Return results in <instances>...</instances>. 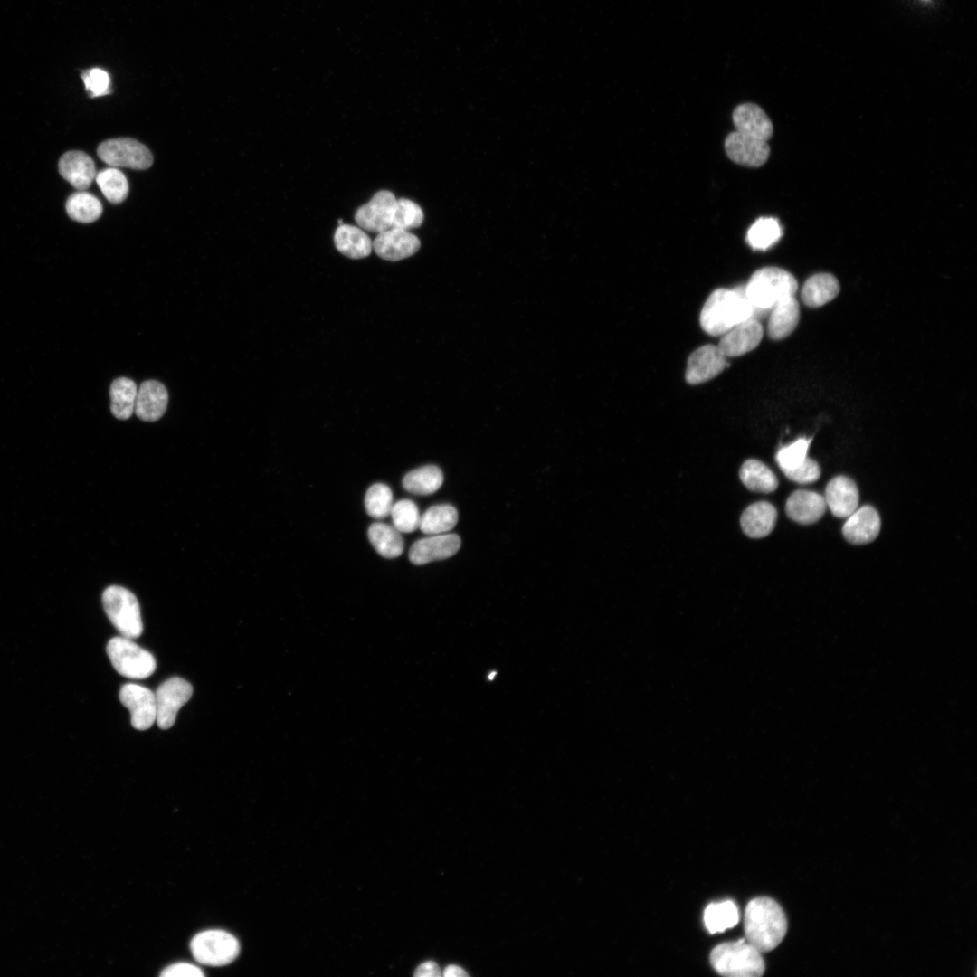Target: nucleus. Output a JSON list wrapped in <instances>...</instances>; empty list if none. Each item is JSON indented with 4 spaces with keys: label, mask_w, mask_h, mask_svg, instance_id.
I'll list each match as a JSON object with an SVG mask.
<instances>
[{
    "label": "nucleus",
    "mask_w": 977,
    "mask_h": 977,
    "mask_svg": "<svg viewBox=\"0 0 977 977\" xmlns=\"http://www.w3.org/2000/svg\"><path fill=\"white\" fill-rule=\"evenodd\" d=\"M745 940L760 953L776 948L787 932V919L780 905L770 897L751 900L745 911Z\"/></svg>",
    "instance_id": "1"
},
{
    "label": "nucleus",
    "mask_w": 977,
    "mask_h": 977,
    "mask_svg": "<svg viewBox=\"0 0 977 977\" xmlns=\"http://www.w3.org/2000/svg\"><path fill=\"white\" fill-rule=\"evenodd\" d=\"M757 315L758 312L745 296L744 287L718 289L705 302L700 313V325L707 334L722 336L738 323Z\"/></svg>",
    "instance_id": "2"
},
{
    "label": "nucleus",
    "mask_w": 977,
    "mask_h": 977,
    "mask_svg": "<svg viewBox=\"0 0 977 977\" xmlns=\"http://www.w3.org/2000/svg\"><path fill=\"white\" fill-rule=\"evenodd\" d=\"M797 288L795 278L777 267L756 270L744 286L747 299L758 314L769 312L780 300L794 296Z\"/></svg>",
    "instance_id": "3"
},
{
    "label": "nucleus",
    "mask_w": 977,
    "mask_h": 977,
    "mask_svg": "<svg viewBox=\"0 0 977 977\" xmlns=\"http://www.w3.org/2000/svg\"><path fill=\"white\" fill-rule=\"evenodd\" d=\"M710 963L719 974L730 977H758L765 970L761 953L745 939L718 944L710 953Z\"/></svg>",
    "instance_id": "4"
},
{
    "label": "nucleus",
    "mask_w": 977,
    "mask_h": 977,
    "mask_svg": "<svg viewBox=\"0 0 977 977\" xmlns=\"http://www.w3.org/2000/svg\"><path fill=\"white\" fill-rule=\"evenodd\" d=\"M104 611L120 634L128 639L143 631L140 608L136 596L128 589L111 585L102 594Z\"/></svg>",
    "instance_id": "5"
},
{
    "label": "nucleus",
    "mask_w": 977,
    "mask_h": 977,
    "mask_svg": "<svg viewBox=\"0 0 977 977\" xmlns=\"http://www.w3.org/2000/svg\"><path fill=\"white\" fill-rule=\"evenodd\" d=\"M107 654L114 669L128 678H148L157 667L156 660L150 652L124 636L109 640Z\"/></svg>",
    "instance_id": "6"
},
{
    "label": "nucleus",
    "mask_w": 977,
    "mask_h": 977,
    "mask_svg": "<svg viewBox=\"0 0 977 977\" xmlns=\"http://www.w3.org/2000/svg\"><path fill=\"white\" fill-rule=\"evenodd\" d=\"M194 958L208 966H223L234 961L240 944L232 934L220 929L200 932L190 943Z\"/></svg>",
    "instance_id": "7"
},
{
    "label": "nucleus",
    "mask_w": 977,
    "mask_h": 977,
    "mask_svg": "<svg viewBox=\"0 0 977 977\" xmlns=\"http://www.w3.org/2000/svg\"><path fill=\"white\" fill-rule=\"evenodd\" d=\"M97 153L103 162L114 167L144 170L153 163L149 149L140 142L128 138L108 139L99 146Z\"/></svg>",
    "instance_id": "8"
},
{
    "label": "nucleus",
    "mask_w": 977,
    "mask_h": 977,
    "mask_svg": "<svg viewBox=\"0 0 977 977\" xmlns=\"http://www.w3.org/2000/svg\"><path fill=\"white\" fill-rule=\"evenodd\" d=\"M192 694V685L178 677L168 678L157 688L155 693L156 721L159 728L168 729L175 724L178 710Z\"/></svg>",
    "instance_id": "9"
},
{
    "label": "nucleus",
    "mask_w": 977,
    "mask_h": 977,
    "mask_svg": "<svg viewBox=\"0 0 977 977\" xmlns=\"http://www.w3.org/2000/svg\"><path fill=\"white\" fill-rule=\"evenodd\" d=\"M119 700L131 716V725L138 730H147L152 726L157 717L155 694L143 686L126 684L119 691Z\"/></svg>",
    "instance_id": "10"
},
{
    "label": "nucleus",
    "mask_w": 977,
    "mask_h": 977,
    "mask_svg": "<svg viewBox=\"0 0 977 977\" xmlns=\"http://www.w3.org/2000/svg\"><path fill=\"white\" fill-rule=\"evenodd\" d=\"M396 200L388 190L377 192L368 203L356 210V223L360 228L376 233L392 228Z\"/></svg>",
    "instance_id": "11"
},
{
    "label": "nucleus",
    "mask_w": 977,
    "mask_h": 977,
    "mask_svg": "<svg viewBox=\"0 0 977 977\" xmlns=\"http://www.w3.org/2000/svg\"><path fill=\"white\" fill-rule=\"evenodd\" d=\"M725 150L733 162L749 167L763 166L770 155L767 141L737 131H733L726 137Z\"/></svg>",
    "instance_id": "12"
},
{
    "label": "nucleus",
    "mask_w": 977,
    "mask_h": 977,
    "mask_svg": "<svg viewBox=\"0 0 977 977\" xmlns=\"http://www.w3.org/2000/svg\"><path fill=\"white\" fill-rule=\"evenodd\" d=\"M421 246L418 237L412 232L389 228L377 233L372 242L375 252L385 261H396L413 255Z\"/></svg>",
    "instance_id": "13"
},
{
    "label": "nucleus",
    "mask_w": 977,
    "mask_h": 977,
    "mask_svg": "<svg viewBox=\"0 0 977 977\" xmlns=\"http://www.w3.org/2000/svg\"><path fill=\"white\" fill-rule=\"evenodd\" d=\"M727 365L726 356L717 346H700L688 357L686 380L691 384L707 382L719 375Z\"/></svg>",
    "instance_id": "14"
},
{
    "label": "nucleus",
    "mask_w": 977,
    "mask_h": 977,
    "mask_svg": "<svg viewBox=\"0 0 977 977\" xmlns=\"http://www.w3.org/2000/svg\"><path fill=\"white\" fill-rule=\"evenodd\" d=\"M763 335L760 321L756 318H750L723 334L717 346L726 357L742 356L754 349Z\"/></svg>",
    "instance_id": "15"
},
{
    "label": "nucleus",
    "mask_w": 977,
    "mask_h": 977,
    "mask_svg": "<svg viewBox=\"0 0 977 977\" xmlns=\"http://www.w3.org/2000/svg\"><path fill=\"white\" fill-rule=\"evenodd\" d=\"M461 540L455 534H439L415 541L410 548L409 559L417 565L447 559L460 549Z\"/></svg>",
    "instance_id": "16"
},
{
    "label": "nucleus",
    "mask_w": 977,
    "mask_h": 977,
    "mask_svg": "<svg viewBox=\"0 0 977 977\" xmlns=\"http://www.w3.org/2000/svg\"><path fill=\"white\" fill-rule=\"evenodd\" d=\"M880 531V517L870 506L857 508L842 527L844 537L851 544L864 545L877 538Z\"/></svg>",
    "instance_id": "17"
},
{
    "label": "nucleus",
    "mask_w": 977,
    "mask_h": 977,
    "mask_svg": "<svg viewBox=\"0 0 977 977\" xmlns=\"http://www.w3.org/2000/svg\"><path fill=\"white\" fill-rule=\"evenodd\" d=\"M824 499L834 516L848 517L858 507V490L852 479L837 476L828 483Z\"/></svg>",
    "instance_id": "18"
},
{
    "label": "nucleus",
    "mask_w": 977,
    "mask_h": 977,
    "mask_svg": "<svg viewBox=\"0 0 977 977\" xmlns=\"http://www.w3.org/2000/svg\"><path fill=\"white\" fill-rule=\"evenodd\" d=\"M167 402L165 385L157 380H147L138 389L134 413L142 421L154 422L163 416Z\"/></svg>",
    "instance_id": "19"
},
{
    "label": "nucleus",
    "mask_w": 977,
    "mask_h": 977,
    "mask_svg": "<svg viewBox=\"0 0 977 977\" xmlns=\"http://www.w3.org/2000/svg\"><path fill=\"white\" fill-rule=\"evenodd\" d=\"M735 131L768 141L773 136V128L767 114L756 104L744 103L733 112Z\"/></svg>",
    "instance_id": "20"
},
{
    "label": "nucleus",
    "mask_w": 977,
    "mask_h": 977,
    "mask_svg": "<svg viewBox=\"0 0 977 977\" xmlns=\"http://www.w3.org/2000/svg\"><path fill=\"white\" fill-rule=\"evenodd\" d=\"M824 497L809 490H796L787 499L785 511L793 521L802 525L817 522L826 511Z\"/></svg>",
    "instance_id": "21"
},
{
    "label": "nucleus",
    "mask_w": 977,
    "mask_h": 977,
    "mask_svg": "<svg viewBox=\"0 0 977 977\" xmlns=\"http://www.w3.org/2000/svg\"><path fill=\"white\" fill-rule=\"evenodd\" d=\"M62 176L77 189L88 188L96 176L95 165L90 156L81 151H69L59 161Z\"/></svg>",
    "instance_id": "22"
},
{
    "label": "nucleus",
    "mask_w": 977,
    "mask_h": 977,
    "mask_svg": "<svg viewBox=\"0 0 977 977\" xmlns=\"http://www.w3.org/2000/svg\"><path fill=\"white\" fill-rule=\"evenodd\" d=\"M799 318L800 308L794 296L780 300L769 310V337L773 340L788 337L795 329Z\"/></svg>",
    "instance_id": "23"
},
{
    "label": "nucleus",
    "mask_w": 977,
    "mask_h": 977,
    "mask_svg": "<svg viewBox=\"0 0 977 977\" xmlns=\"http://www.w3.org/2000/svg\"><path fill=\"white\" fill-rule=\"evenodd\" d=\"M777 518L775 507L769 502L759 501L747 507L740 519L744 533L752 538L768 536Z\"/></svg>",
    "instance_id": "24"
},
{
    "label": "nucleus",
    "mask_w": 977,
    "mask_h": 977,
    "mask_svg": "<svg viewBox=\"0 0 977 977\" xmlns=\"http://www.w3.org/2000/svg\"><path fill=\"white\" fill-rule=\"evenodd\" d=\"M334 242L337 251L350 259L367 257L373 249L372 241L365 232L345 223L336 229Z\"/></svg>",
    "instance_id": "25"
},
{
    "label": "nucleus",
    "mask_w": 977,
    "mask_h": 977,
    "mask_svg": "<svg viewBox=\"0 0 977 977\" xmlns=\"http://www.w3.org/2000/svg\"><path fill=\"white\" fill-rule=\"evenodd\" d=\"M839 291L837 279L829 273H818L804 283L801 297L805 305L818 308L832 300Z\"/></svg>",
    "instance_id": "26"
},
{
    "label": "nucleus",
    "mask_w": 977,
    "mask_h": 977,
    "mask_svg": "<svg viewBox=\"0 0 977 977\" xmlns=\"http://www.w3.org/2000/svg\"><path fill=\"white\" fill-rule=\"evenodd\" d=\"M367 535L370 543L382 556L395 558L402 555L403 539L394 526L376 522L369 526Z\"/></svg>",
    "instance_id": "27"
},
{
    "label": "nucleus",
    "mask_w": 977,
    "mask_h": 977,
    "mask_svg": "<svg viewBox=\"0 0 977 977\" xmlns=\"http://www.w3.org/2000/svg\"><path fill=\"white\" fill-rule=\"evenodd\" d=\"M739 476L744 485L755 492L770 493L778 487L774 473L757 460H747L741 466Z\"/></svg>",
    "instance_id": "28"
},
{
    "label": "nucleus",
    "mask_w": 977,
    "mask_h": 977,
    "mask_svg": "<svg viewBox=\"0 0 977 977\" xmlns=\"http://www.w3.org/2000/svg\"><path fill=\"white\" fill-rule=\"evenodd\" d=\"M443 474L435 465H426L408 472L403 479L405 490L416 495H430L442 485Z\"/></svg>",
    "instance_id": "29"
},
{
    "label": "nucleus",
    "mask_w": 977,
    "mask_h": 977,
    "mask_svg": "<svg viewBox=\"0 0 977 977\" xmlns=\"http://www.w3.org/2000/svg\"><path fill=\"white\" fill-rule=\"evenodd\" d=\"M138 388L133 380L128 377L115 379L109 390L110 410L119 420L128 419L134 413Z\"/></svg>",
    "instance_id": "30"
},
{
    "label": "nucleus",
    "mask_w": 977,
    "mask_h": 977,
    "mask_svg": "<svg viewBox=\"0 0 977 977\" xmlns=\"http://www.w3.org/2000/svg\"><path fill=\"white\" fill-rule=\"evenodd\" d=\"M458 522L456 508L449 504L429 507L420 518L419 528L426 535H439L451 530Z\"/></svg>",
    "instance_id": "31"
},
{
    "label": "nucleus",
    "mask_w": 977,
    "mask_h": 977,
    "mask_svg": "<svg viewBox=\"0 0 977 977\" xmlns=\"http://www.w3.org/2000/svg\"><path fill=\"white\" fill-rule=\"evenodd\" d=\"M739 921V911L731 900L709 904L704 912V922L711 934L724 932Z\"/></svg>",
    "instance_id": "32"
},
{
    "label": "nucleus",
    "mask_w": 977,
    "mask_h": 977,
    "mask_svg": "<svg viewBox=\"0 0 977 977\" xmlns=\"http://www.w3.org/2000/svg\"><path fill=\"white\" fill-rule=\"evenodd\" d=\"M783 232L779 222L772 217H761L749 228L746 242L754 250L765 251L775 244Z\"/></svg>",
    "instance_id": "33"
},
{
    "label": "nucleus",
    "mask_w": 977,
    "mask_h": 977,
    "mask_svg": "<svg viewBox=\"0 0 977 977\" xmlns=\"http://www.w3.org/2000/svg\"><path fill=\"white\" fill-rule=\"evenodd\" d=\"M66 211L69 216L77 222L92 223L101 215L102 205L91 194L78 192L68 198Z\"/></svg>",
    "instance_id": "34"
},
{
    "label": "nucleus",
    "mask_w": 977,
    "mask_h": 977,
    "mask_svg": "<svg viewBox=\"0 0 977 977\" xmlns=\"http://www.w3.org/2000/svg\"><path fill=\"white\" fill-rule=\"evenodd\" d=\"M104 196L113 204L123 202L128 194V184L124 174L116 167L106 168L95 176Z\"/></svg>",
    "instance_id": "35"
},
{
    "label": "nucleus",
    "mask_w": 977,
    "mask_h": 977,
    "mask_svg": "<svg viewBox=\"0 0 977 977\" xmlns=\"http://www.w3.org/2000/svg\"><path fill=\"white\" fill-rule=\"evenodd\" d=\"M80 77L90 98L111 94L112 80L109 71L105 68L91 66L81 69Z\"/></svg>",
    "instance_id": "36"
},
{
    "label": "nucleus",
    "mask_w": 977,
    "mask_h": 977,
    "mask_svg": "<svg viewBox=\"0 0 977 977\" xmlns=\"http://www.w3.org/2000/svg\"><path fill=\"white\" fill-rule=\"evenodd\" d=\"M365 507L369 516L375 518L387 517L393 507L391 488L383 483L372 485L365 497Z\"/></svg>",
    "instance_id": "37"
},
{
    "label": "nucleus",
    "mask_w": 977,
    "mask_h": 977,
    "mask_svg": "<svg viewBox=\"0 0 977 977\" xmlns=\"http://www.w3.org/2000/svg\"><path fill=\"white\" fill-rule=\"evenodd\" d=\"M391 517L394 526L403 533H411L419 528L421 515L417 505L410 499H401L393 504Z\"/></svg>",
    "instance_id": "38"
},
{
    "label": "nucleus",
    "mask_w": 977,
    "mask_h": 977,
    "mask_svg": "<svg viewBox=\"0 0 977 977\" xmlns=\"http://www.w3.org/2000/svg\"><path fill=\"white\" fill-rule=\"evenodd\" d=\"M423 218V212L416 203L400 198L396 200L392 227L408 231L419 227Z\"/></svg>",
    "instance_id": "39"
},
{
    "label": "nucleus",
    "mask_w": 977,
    "mask_h": 977,
    "mask_svg": "<svg viewBox=\"0 0 977 977\" xmlns=\"http://www.w3.org/2000/svg\"><path fill=\"white\" fill-rule=\"evenodd\" d=\"M810 444L811 439L800 438L792 443L782 447L775 457L781 470H791L802 463L807 458Z\"/></svg>",
    "instance_id": "40"
},
{
    "label": "nucleus",
    "mask_w": 977,
    "mask_h": 977,
    "mask_svg": "<svg viewBox=\"0 0 977 977\" xmlns=\"http://www.w3.org/2000/svg\"><path fill=\"white\" fill-rule=\"evenodd\" d=\"M783 472L789 479L800 484H806L819 479L820 468L815 460L806 458L799 466L791 470H784Z\"/></svg>",
    "instance_id": "41"
},
{
    "label": "nucleus",
    "mask_w": 977,
    "mask_h": 977,
    "mask_svg": "<svg viewBox=\"0 0 977 977\" xmlns=\"http://www.w3.org/2000/svg\"><path fill=\"white\" fill-rule=\"evenodd\" d=\"M160 975L165 977H202L204 974L194 964L177 963L166 967Z\"/></svg>",
    "instance_id": "42"
},
{
    "label": "nucleus",
    "mask_w": 977,
    "mask_h": 977,
    "mask_svg": "<svg viewBox=\"0 0 977 977\" xmlns=\"http://www.w3.org/2000/svg\"><path fill=\"white\" fill-rule=\"evenodd\" d=\"M441 974L439 966L432 961L420 964L414 972L416 977H439Z\"/></svg>",
    "instance_id": "43"
},
{
    "label": "nucleus",
    "mask_w": 977,
    "mask_h": 977,
    "mask_svg": "<svg viewBox=\"0 0 977 977\" xmlns=\"http://www.w3.org/2000/svg\"><path fill=\"white\" fill-rule=\"evenodd\" d=\"M443 975L445 977H465L468 976L467 972L458 965L451 964L444 970Z\"/></svg>",
    "instance_id": "44"
},
{
    "label": "nucleus",
    "mask_w": 977,
    "mask_h": 977,
    "mask_svg": "<svg viewBox=\"0 0 977 977\" xmlns=\"http://www.w3.org/2000/svg\"><path fill=\"white\" fill-rule=\"evenodd\" d=\"M337 223H338V224H339V225H341V224H343V220H342V219H338V220H337Z\"/></svg>",
    "instance_id": "45"
}]
</instances>
